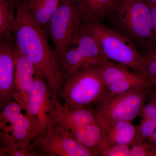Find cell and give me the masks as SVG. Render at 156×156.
<instances>
[{
	"label": "cell",
	"instance_id": "cell-1",
	"mask_svg": "<svg viewBox=\"0 0 156 156\" xmlns=\"http://www.w3.org/2000/svg\"><path fill=\"white\" fill-rule=\"evenodd\" d=\"M17 49L41 73L50 89L59 94L63 78L59 58L44 30L17 0L16 21L13 32Z\"/></svg>",
	"mask_w": 156,
	"mask_h": 156
},
{
	"label": "cell",
	"instance_id": "cell-2",
	"mask_svg": "<svg viewBox=\"0 0 156 156\" xmlns=\"http://www.w3.org/2000/svg\"><path fill=\"white\" fill-rule=\"evenodd\" d=\"M83 24L96 39L107 59L144 74L143 54L137 51L129 39L99 21Z\"/></svg>",
	"mask_w": 156,
	"mask_h": 156
},
{
	"label": "cell",
	"instance_id": "cell-3",
	"mask_svg": "<svg viewBox=\"0 0 156 156\" xmlns=\"http://www.w3.org/2000/svg\"><path fill=\"white\" fill-rule=\"evenodd\" d=\"M151 89L138 87L113 97L101 98L94 109L98 122L106 130L119 121L132 122L139 116Z\"/></svg>",
	"mask_w": 156,
	"mask_h": 156
},
{
	"label": "cell",
	"instance_id": "cell-4",
	"mask_svg": "<svg viewBox=\"0 0 156 156\" xmlns=\"http://www.w3.org/2000/svg\"><path fill=\"white\" fill-rule=\"evenodd\" d=\"M106 89L100 68L91 65L66 79L58 95L64 100L65 106L85 107L99 101Z\"/></svg>",
	"mask_w": 156,
	"mask_h": 156
},
{
	"label": "cell",
	"instance_id": "cell-5",
	"mask_svg": "<svg viewBox=\"0 0 156 156\" xmlns=\"http://www.w3.org/2000/svg\"><path fill=\"white\" fill-rule=\"evenodd\" d=\"M111 12L120 26L146 48L156 43L150 8L145 0H118Z\"/></svg>",
	"mask_w": 156,
	"mask_h": 156
},
{
	"label": "cell",
	"instance_id": "cell-6",
	"mask_svg": "<svg viewBox=\"0 0 156 156\" xmlns=\"http://www.w3.org/2000/svg\"><path fill=\"white\" fill-rule=\"evenodd\" d=\"M30 150L33 156H96L80 143L69 130L55 124L37 135Z\"/></svg>",
	"mask_w": 156,
	"mask_h": 156
},
{
	"label": "cell",
	"instance_id": "cell-7",
	"mask_svg": "<svg viewBox=\"0 0 156 156\" xmlns=\"http://www.w3.org/2000/svg\"><path fill=\"white\" fill-rule=\"evenodd\" d=\"M83 24L74 0H62L44 30L58 56L69 47Z\"/></svg>",
	"mask_w": 156,
	"mask_h": 156
},
{
	"label": "cell",
	"instance_id": "cell-8",
	"mask_svg": "<svg viewBox=\"0 0 156 156\" xmlns=\"http://www.w3.org/2000/svg\"><path fill=\"white\" fill-rule=\"evenodd\" d=\"M53 92L37 69L34 83L29 97L25 114L31 120L38 134L56 124V107Z\"/></svg>",
	"mask_w": 156,
	"mask_h": 156
},
{
	"label": "cell",
	"instance_id": "cell-9",
	"mask_svg": "<svg viewBox=\"0 0 156 156\" xmlns=\"http://www.w3.org/2000/svg\"><path fill=\"white\" fill-rule=\"evenodd\" d=\"M13 52L15 69L14 100L20 104L25 111L34 83L37 68L17 49L14 41Z\"/></svg>",
	"mask_w": 156,
	"mask_h": 156
},
{
	"label": "cell",
	"instance_id": "cell-10",
	"mask_svg": "<svg viewBox=\"0 0 156 156\" xmlns=\"http://www.w3.org/2000/svg\"><path fill=\"white\" fill-rule=\"evenodd\" d=\"M14 39L0 38V108L14 101Z\"/></svg>",
	"mask_w": 156,
	"mask_h": 156
},
{
	"label": "cell",
	"instance_id": "cell-11",
	"mask_svg": "<svg viewBox=\"0 0 156 156\" xmlns=\"http://www.w3.org/2000/svg\"><path fill=\"white\" fill-rule=\"evenodd\" d=\"M56 111V124L71 131L96 122L95 110L88 107L69 108L59 102L58 95L55 97Z\"/></svg>",
	"mask_w": 156,
	"mask_h": 156
},
{
	"label": "cell",
	"instance_id": "cell-12",
	"mask_svg": "<svg viewBox=\"0 0 156 156\" xmlns=\"http://www.w3.org/2000/svg\"><path fill=\"white\" fill-rule=\"evenodd\" d=\"M136 126L131 122L119 121L106 130H104L102 142L97 151L104 147L126 144L131 146L134 142Z\"/></svg>",
	"mask_w": 156,
	"mask_h": 156
},
{
	"label": "cell",
	"instance_id": "cell-13",
	"mask_svg": "<svg viewBox=\"0 0 156 156\" xmlns=\"http://www.w3.org/2000/svg\"><path fill=\"white\" fill-rule=\"evenodd\" d=\"M1 133L8 134L19 147L30 151V143L38 134L31 120L22 113L8 131Z\"/></svg>",
	"mask_w": 156,
	"mask_h": 156
},
{
	"label": "cell",
	"instance_id": "cell-14",
	"mask_svg": "<svg viewBox=\"0 0 156 156\" xmlns=\"http://www.w3.org/2000/svg\"><path fill=\"white\" fill-rule=\"evenodd\" d=\"M83 23L99 21L111 12L118 0H74Z\"/></svg>",
	"mask_w": 156,
	"mask_h": 156
},
{
	"label": "cell",
	"instance_id": "cell-15",
	"mask_svg": "<svg viewBox=\"0 0 156 156\" xmlns=\"http://www.w3.org/2000/svg\"><path fill=\"white\" fill-rule=\"evenodd\" d=\"M34 20L44 30L62 0H19Z\"/></svg>",
	"mask_w": 156,
	"mask_h": 156
},
{
	"label": "cell",
	"instance_id": "cell-16",
	"mask_svg": "<svg viewBox=\"0 0 156 156\" xmlns=\"http://www.w3.org/2000/svg\"><path fill=\"white\" fill-rule=\"evenodd\" d=\"M70 132L78 142L98 156L97 151L103 140L104 130L97 121Z\"/></svg>",
	"mask_w": 156,
	"mask_h": 156
},
{
	"label": "cell",
	"instance_id": "cell-17",
	"mask_svg": "<svg viewBox=\"0 0 156 156\" xmlns=\"http://www.w3.org/2000/svg\"><path fill=\"white\" fill-rule=\"evenodd\" d=\"M138 87L152 89L153 87L146 76L143 74L136 72L131 76L108 85L107 87L106 92L101 98L113 97Z\"/></svg>",
	"mask_w": 156,
	"mask_h": 156
},
{
	"label": "cell",
	"instance_id": "cell-18",
	"mask_svg": "<svg viewBox=\"0 0 156 156\" xmlns=\"http://www.w3.org/2000/svg\"><path fill=\"white\" fill-rule=\"evenodd\" d=\"M17 0H0V38L14 39Z\"/></svg>",
	"mask_w": 156,
	"mask_h": 156
},
{
	"label": "cell",
	"instance_id": "cell-19",
	"mask_svg": "<svg viewBox=\"0 0 156 156\" xmlns=\"http://www.w3.org/2000/svg\"><path fill=\"white\" fill-rule=\"evenodd\" d=\"M105 84L107 87L117 81L133 75L136 72H132L124 65L105 58L98 64Z\"/></svg>",
	"mask_w": 156,
	"mask_h": 156
},
{
	"label": "cell",
	"instance_id": "cell-20",
	"mask_svg": "<svg viewBox=\"0 0 156 156\" xmlns=\"http://www.w3.org/2000/svg\"><path fill=\"white\" fill-rule=\"evenodd\" d=\"M2 108L0 113V130L5 131L19 118L23 109L15 100L7 104Z\"/></svg>",
	"mask_w": 156,
	"mask_h": 156
},
{
	"label": "cell",
	"instance_id": "cell-21",
	"mask_svg": "<svg viewBox=\"0 0 156 156\" xmlns=\"http://www.w3.org/2000/svg\"><path fill=\"white\" fill-rule=\"evenodd\" d=\"M146 50L145 53H143L144 61V74L153 87L156 85V42Z\"/></svg>",
	"mask_w": 156,
	"mask_h": 156
},
{
	"label": "cell",
	"instance_id": "cell-22",
	"mask_svg": "<svg viewBox=\"0 0 156 156\" xmlns=\"http://www.w3.org/2000/svg\"><path fill=\"white\" fill-rule=\"evenodd\" d=\"M131 146L118 144L104 147L98 151V156H130Z\"/></svg>",
	"mask_w": 156,
	"mask_h": 156
},
{
	"label": "cell",
	"instance_id": "cell-23",
	"mask_svg": "<svg viewBox=\"0 0 156 156\" xmlns=\"http://www.w3.org/2000/svg\"><path fill=\"white\" fill-rule=\"evenodd\" d=\"M130 156H156V146L146 140L131 147Z\"/></svg>",
	"mask_w": 156,
	"mask_h": 156
},
{
	"label": "cell",
	"instance_id": "cell-24",
	"mask_svg": "<svg viewBox=\"0 0 156 156\" xmlns=\"http://www.w3.org/2000/svg\"><path fill=\"white\" fill-rule=\"evenodd\" d=\"M148 5L151 9L153 26L154 33L155 37L156 42V5H151V4H148Z\"/></svg>",
	"mask_w": 156,
	"mask_h": 156
},
{
	"label": "cell",
	"instance_id": "cell-25",
	"mask_svg": "<svg viewBox=\"0 0 156 156\" xmlns=\"http://www.w3.org/2000/svg\"><path fill=\"white\" fill-rule=\"evenodd\" d=\"M145 1L147 4L156 5V0H145Z\"/></svg>",
	"mask_w": 156,
	"mask_h": 156
},
{
	"label": "cell",
	"instance_id": "cell-26",
	"mask_svg": "<svg viewBox=\"0 0 156 156\" xmlns=\"http://www.w3.org/2000/svg\"><path fill=\"white\" fill-rule=\"evenodd\" d=\"M151 91L152 93H153L154 95L156 96V85L151 89Z\"/></svg>",
	"mask_w": 156,
	"mask_h": 156
}]
</instances>
